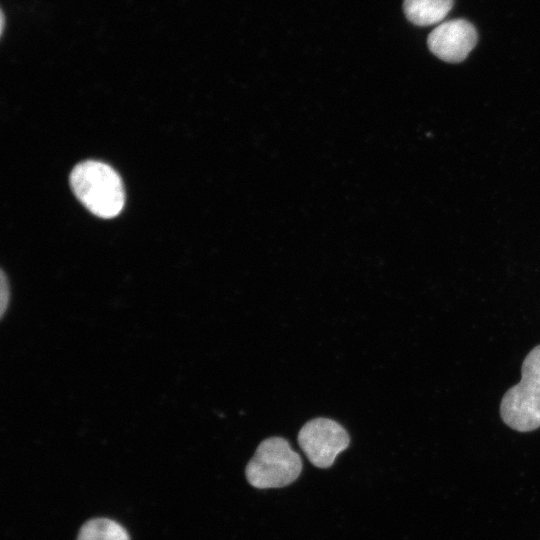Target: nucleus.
Here are the masks:
<instances>
[{
	"label": "nucleus",
	"mask_w": 540,
	"mask_h": 540,
	"mask_svg": "<svg viewBox=\"0 0 540 540\" xmlns=\"http://www.w3.org/2000/svg\"><path fill=\"white\" fill-rule=\"evenodd\" d=\"M77 540H129L126 530L106 518L92 519L80 529Z\"/></svg>",
	"instance_id": "nucleus-7"
},
{
	"label": "nucleus",
	"mask_w": 540,
	"mask_h": 540,
	"mask_svg": "<svg viewBox=\"0 0 540 540\" xmlns=\"http://www.w3.org/2000/svg\"><path fill=\"white\" fill-rule=\"evenodd\" d=\"M70 185L78 200L94 215L113 218L123 209L125 192L118 173L109 165L87 160L70 174Z\"/></svg>",
	"instance_id": "nucleus-1"
},
{
	"label": "nucleus",
	"mask_w": 540,
	"mask_h": 540,
	"mask_svg": "<svg viewBox=\"0 0 540 540\" xmlns=\"http://www.w3.org/2000/svg\"><path fill=\"white\" fill-rule=\"evenodd\" d=\"M302 471V460L282 437L263 440L246 467L247 481L255 488H280L293 483Z\"/></svg>",
	"instance_id": "nucleus-3"
},
{
	"label": "nucleus",
	"mask_w": 540,
	"mask_h": 540,
	"mask_svg": "<svg viewBox=\"0 0 540 540\" xmlns=\"http://www.w3.org/2000/svg\"><path fill=\"white\" fill-rule=\"evenodd\" d=\"M297 440L308 460L318 468L330 467L350 443L345 428L335 420L324 417L306 422Z\"/></svg>",
	"instance_id": "nucleus-4"
},
{
	"label": "nucleus",
	"mask_w": 540,
	"mask_h": 540,
	"mask_svg": "<svg viewBox=\"0 0 540 540\" xmlns=\"http://www.w3.org/2000/svg\"><path fill=\"white\" fill-rule=\"evenodd\" d=\"M4 24H5V17H4V12L1 11V34L3 33L4 31Z\"/></svg>",
	"instance_id": "nucleus-9"
},
{
	"label": "nucleus",
	"mask_w": 540,
	"mask_h": 540,
	"mask_svg": "<svg viewBox=\"0 0 540 540\" xmlns=\"http://www.w3.org/2000/svg\"><path fill=\"white\" fill-rule=\"evenodd\" d=\"M454 0H404L407 19L417 26H429L443 20L452 9Z\"/></svg>",
	"instance_id": "nucleus-6"
},
{
	"label": "nucleus",
	"mask_w": 540,
	"mask_h": 540,
	"mask_svg": "<svg viewBox=\"0 0 540 540\" xmlns=\"http://www.w3.org/2000/svg\"><path fill=\"white\" fill-rule=\"evenodd\" d=\"M500 415L507 426L519 432L540 427V345L525 357L521 380L504 394Z\"/></svg>",
	"instance_id": "nucleus-2"
},
{
	"label": "nucleus",
	"mask_w": 540,
	"mask_h": 540,
	"mask_svg": "<svg viewBox=\"0 0 540 540\" xmlns=\"http://www.w3.org/2000/svg\"><path fill=\"white\" fill-rule=\"evenodd\" d=\"M475 27L465 19L441 23L429 34L430 51L441 60L457 63L464 60L477 43Z\"/></svg>",
	"instance_id": "nucleus-5"
},
{
	"label": "nucleus",
	"mask_w": 540,
	"mask_h": 540,
	"mask_svg": "<svg viewBox=\"0 0 540 540\" xmlns=\"http://www.w3.org/2000/svg\"><path fill=\"white\" fill-rule=\"evenodd\" d=\"M1 304H0V311H1V317L4 316V313L6 311V308L9 304V295H10V292H9V283H8V279L4 273V271L2 270L1 271Z\"/></svg>",
	"instance_id": "nucleus-8"
}]
</instances>
